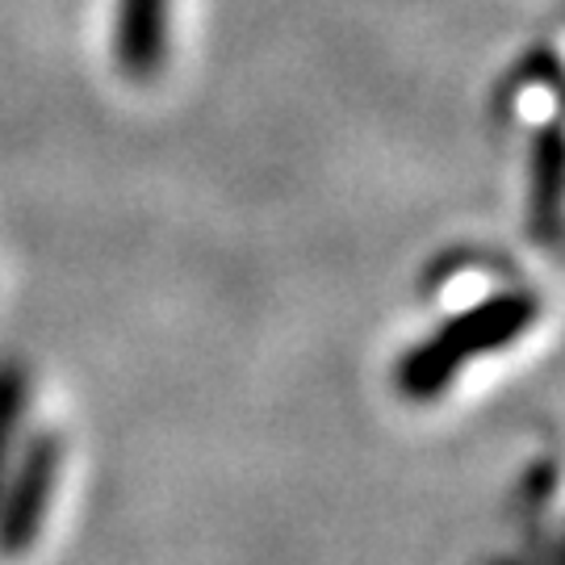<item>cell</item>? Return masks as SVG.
Listing matches in <instances>:
<instances>
[{
	"label": "cell",
	"instance_id": "obj_1",
	"mask_svg": "<svg viewBox=\"0 0 565 565\" xmlns=\"http://www.w3.org/2000/svg\"><path fill=\"white\" fill-rule=\"evenodd\" d=\"M532 319H536V302L527 294H499V298H486L482 306L457 315L452 323H445L440 335L419 343L403 361V369H398L403 394H411V398H436L465 361L482 356L490 348L511 343Z\"/></svg>",
	"mask_w": 565,
	"mask_h": 565
},
{
	"label": "cell",
	"instance_id": "obj_2",
	"mask_svg": "<svg viewBox=\"0 0 565 565\" xmlns=\"http://www.w3.org/2000/svg\"><path fill=\"white\" fill-rule=\"evenodd\" d=\"M55 473H60V440L34 436L13 482L0 486V553L4 557H21L39 541L51 490H55Z\"/></svg>",
	"mask_w": 565,
	"mask_h": 565
},
{
	"label": "cell",
	"instance_id": "obj_3",
	"mask_svg": "<svg viewBox=\"0 0 565 565\" xmlns=\"http://www.w3.org/2000/svg\"><path fill=\"white\" fill-rule=\"evenodd\" d=\"M168 46V0H118L114 21V55L135 81H147Z\"/></svg>",
	"mask_w": 565,
	"mask_h": 565
},
{
	"label": "cell",
	"instance_id": "obj_4",
	"mask_svg": "<svg viewBox=\"0 0 565 565\" xmlns=\"http://www.w3.org/2000/svg\"><path fill=\"white\" fill-rule=\"evenodd\" d=\"M21 411H25V373H21V364L4 361L0 364V486H4V469H9Z\"/></svg>",
	"mask_w": 565,
	"mask_h": 565
}]
</instances>
